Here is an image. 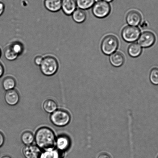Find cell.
<instances>
[{"mask_svg": "<svg viewBox=\"0 0 158 158\" xmlns=\"http://www.w3.org/2000/svg\"><path fill=\"white\" fill-rule=\"evenodd\" d=\"M5 9V5L4 3L0 1V16L2 15Z\"/></svg>", "mask_w": 158, "mask_h": 158, "instance_id": "83f0119b", "label": "cell"}, {"mask_svg": "<svg viewBox=\"0 0 158 158\" xmlns=\"http://www.w3.org/2000/svg\"><path fill=\"white\" fill-rule=\"evenodd\" d=\"M50 120L51 122L55 126L63 127L70 123L71 117L67 111L57 109L51 114Z\"/></svg>", "mask_w": 158, "mask_h": 158, "instance_id": "3957f363", "label": "cell"}, {"mask_svg": "<svg viewBox=\"0 0 158 158\" xmlns=\"http://www.w3.org/2000/svg\"><path fill=\"white\" fill-rule=\"evenodd\" d=\"M21 140L25 146L31 145L35 141V136L31 131H24L21 135Z\"/></svg>", "mask_w": 158, "mask_h": 158, "instance_id": "ac0fdd59", "label": "cell"}, {"mask_svg": "<svg viewBox=\"0 0 158 158\" xmlns=\"http://www.w3.org/2000/svg\"><path fill=\"white\" fill-rule=\"evenodd\" d=\"M110 62L113 66L120 67L125 61L124 57L122 54L119 52H115L111 54L110 58Z\"/></svg>", "mask_w": 158, "mask_h": 158, "instance_id": "5bb4252c", "label": "cell"}, {"mask_svg": "<svg viewBox=\"0 0 158 158\" xmlns=\"http://www.w3.org/2000/svg\"><path fill=\"white\" fill-rule=\"evenodd\" d=\"M157 158H158V157H157Z\"/></svg>", "mask_w": 158, "mask_h": 158, "instance_id": "d6a6232c", "label": "cell"}, {"mask_svg": "<svg viewBox=\"0 0 158 158\" xmlns=\"http://www.w3.org/2000/svg\"><path fill=\"white\" fill-rule=\"evenodd\" d=\"M35 136V143L42 150L46 151L55 148L56 138L51 128L47 127L40 128L36 131Z\"/></svg>", "mask_w": 158, "mask_h": 158, "instance_id": "6da1fadb", "label": "cell"}, {"mask_svg": "<svg viewBox=\"0 0 158 158\" xmlns=\"http://www.w3.org/2000/svg\"><path fill=\"white\" fill-rule=\"evenodd\" d=\"M23 153L26 158H42L43 152L37 145H31L25 146Z\"/></svg>", "mask_w": 158, "mask_h": 158, "instance_id": "ba28073f", "label": "cell"}, {"mask_svg": "<svg viewBox=\"0 0 158 158\" xmlns=\"http://www.w3.org/2000/svg\"><path fill=\"white\" fill-rule=\"evenodd\" d=\"M150 80L155 85H158V69L154 68L152 69L150 74Z\"/></svg>", "mask_w": 158, "mask_h": 158, "instance_id": "cb8c5ba5", "label": "cell"}, {"mask_svg": "<svg viewBox=\"0 0 158 158\" xmlns=\"http://www.w3.org/2000/svg\"><path fill=\"white\" fill-rule=\"evenodd\" d=\"M71 145V140L67 136L62 135L56 138L55 147L60 151H64L69 149Z\"/></svg>", "mask_w": 158, "mask_h": 158, "instance_id": "30bf717a", "label": "cell"}, {"mask_svg": "<svg viewBox=\"0 0 158 158\" xmlns=\"http://www.w3.org/2000/svg\"><path fill=\"white\" fill-rule=\"evenodd\" d=\"M43 108L48 114H52L58 109V105L56 102L52 99H48L43 103Z\"/></svg>", "mask_w": 158, "mask_h": 158, "instance_id": "9a60e30c", "label": "cell"}, {"mask_svg": "<svg viewBox=\"0 0 158 158\" xmlns=\"http://www.w3.org/2000/svg\"><path fill=\"white\" fill-rule=\"evenodd\" d=\"M44 151L43 152L42 158H60L59 151L55 149V148Z\"/></svg>", "mask_w": 158, "mask_h": 158, "instance_id": "7402d4cb", "label": "cell"}, {"mask_svg": "<svg viewBox=\"0 0 158 158\" xmlns=\"http://www.w3.org/2000/svg\"><path fill=\"white\" fill-rule=\"evenodd\" d=\"M111 9V6L109 3L103 0H99L95 2L93 6L92 12L97 18H103L109 15Z\"/></svg>", "mask_w": 158, "mask_h": 158, "instance_id": "5b68a950", "label": "cell"}, {"mask_svg": "<svg viewBox=\"0 0 158 158\" xmlns=\"http://www.w3.org/2000/svg\"><path fill=\"white\" fill-rule=\"evenodd\" d=\"M43 57L41 56H37L34 59V62L37 66H40L43 60Z\"/></svg>", "mask_w": 158, "mask_h": 158, "instance_id": "d4e9b609", "label": "cell"}, {"mask_svg": "<svg viewBox=\"0 0 158 158\" xmlns=\"http://www.w3.org/2000/svg\"><path fill=\"white\" fill-rule=\"evenodd\" d=\"M5 141V138L4 135L1 132H0V148L4 144Z\"/></svg>", "mask_w": 158, "mask_h": 158, "instance_id": "4316f807", "label": "cell"}, {"mask_svg": "<svg viewBox=\"0 0 158 158\" xmlns=\"http://www.w3.org/2000/svg\"><path fill=\"white\" fill-rule=\"evenodd\" d=\"M77 6L76 0H62L61 9L66 15H72Z\"/></svg>", "mask_w": 158, "mask_h": 158, "instance_id": "8fae6325", "label": "cell"}, {"mask_svg": "<svg viewBox=\"0 0 158 158\" xmlns=\"http://www.w3.org/2000/svg\"><path fill=\"white\" fill-rule=\"evenodd\" d=\"M2 84L3 88L7 91L15 89L16 82L13 77H7L3 80Z\"/></svg>", "mask_w": 158, "mask_h": 158, "instance_id": "d6986e66", "label": "cell"}, {"mask_svg": "<svg viewBox=\"0 0 158 158\" xmlns=\"http://www.w3.org/2000/svg\"><path fill=\"white\" fill-rule=\"evenodd\" d=\"M1 158H11V157H10V156H3Z\"/></svg>", "mask_w": 158, "mask_h": 158, "instance_id": "4dcf8cb0", "label": "cell"}, {"mask_svg": "<svg viewBox=\"0 0 158 158\" xmlns=\"http://www.w3.org/2000/svg\"><path fill=\"white\" fill-rule=\"evenodd\" d=\"M76 1L77 6L83 10L90 8L95 3V0H76Z\"/></svg>", "mask_w": 158, "mask_h": 158, "instance_id": "ffe728a7", "label": "cell"}, {"mask_svg": "<svg viewBox=\"0 0 158 158\" xmlns=\"http://www.w3.org/2000/svg\"><path fill=\"white\" fill-rule=\"evenodd\" d=\"M10 47L19 56L21 55L24 51V46L19 42L15 41L10 44Z\"/></svg>", "mask_w": 158, "mask_h": 158, "instance_id": "603a6c76", "label": "cell"}, {"mask_svg": "<svg viewBox=\"0 0 158 158\" xmlns=\"http://www.w3.org/2000/svg\"><path fill=\"white\" fill-rule=\"evenodd\" d=\"M156 41V37L154 33L150 31H145L141 34L138 40V43L142 47L148 48L152 46Z\"/></svg>", "mask_w": 158, "mask_h": 158, "instance_id": "52a82bcc", "label": "cell"}, {"mask_svg": "<svg viewBox=\"0 0 158 158\" xmlns=\"http://www.w3.org/2000/svg\"><path fill=\"white\" fill-rule=\"evenodd\" d=\"M1 54H2L1 51V49H0V58H1Z\"/></svg>", "mask_w": 158, "mask_h": 158, "instance_id": "1f68e13d", "label": "cell"}, {"mask_svg": "<svg viewBox=\"0 0 158 158\" xmlns=\"http://www.w3.org/2000/svg\"><path fill=\"white\" fill-rule=\"evenodd\" d=\"M4 68L2 64L0 63V78L2 76L4 73Z\"/></svg>", "mask_w": 158, "mask_h": 158, "instance_id": "f1b7e54d", "label": "cell"}, {"mask_svg": "<svg viewBox=\"0 0 158 158\" xmlns=\"http://www.w3.org/2000/svg\"><path fill=\"white\" fill-rule=\"evenodd\" d=\"M103 1H105V2H106L109 3L111 2H112L114 0H103Z\"/></svg>", "mask_w": 158, "mask_h": 158, "instance_id": "f546056e", "label": "cell"}, {"mask_svg": "<svg viewBox=\"0 0 158 158\" xmlns=\"http://www.w3.org/2000/svg\"><path fill=\"white\" fill-rule=\"evenodd\" d=\"M4 56L9 61H14L18 58L19 56L14 52L10 45L6 48L4 50Z\"/></svg>", "mask_w": 158, "mask_h": 158, "instance_id": "44dd1931", "label": "cell"}, {"mask_svg": "<svg viewBox=\"0 0 158 158\" xmlns=\"http://www.w3.org/2000/svg\"><path fill=\"white\" fill-rule=\"evenodd\" d=\"M140 33V29L137 26H128L124 28L122 35L125 41L132 43L138 40Z\"/></svg>", "mask_w": 158, "mask_h": 158, "instance_id": "8992f818", "label": "cell"}, {"mask_svg": "<svg viewBox=\"0 0 158 158\" xmlns=\"http://www.w3.org/2000/svg\"><path fill=\"white\" fill-rule=\"evenodd\" d=\"M62 0H45L44 5L51 12H56L61 9Z\"/></svg>", "mask_w": 158, "mask_h": 158, "instance_id": "4fadbf2b", "label": "cell"}, {"mask_svg": "<svg viewBox=\"0 0 158 158\" xmlns=\"http://www.w3.org/2000/svg\"><path fill=\"white\" fill-rule=\"evenodd\" d=\"M72 15L74 21L78 23L84 22L86 20V14L85 11L80 9H76L72 14Z\"/></svg>", "mask_w": 158, "mask_h": 158, "instance_id": "e0dca14e", "label": "cell"}, {"mask_svg": "<svg viewBox=\"0 0 158 158\" xmlns=\"http://www.w3.org/2000/svg\"><path fill=\"white\" fill-rule=\"evenodd\" d=\"M4 99L7 105L14 106L19 102L20 96L18 91L13 89L6 91L4 95Z\"/></svg>", "mask_w": 158, "mask_h": 158, "instance_id": "9c48e42d", "label": "cell"}, {"mask_svg": "<svg viewBox=\"0 0 158 158\" xmlns=\"http://www.w3.org/2000/svg\"><path fill=\"white\" fill-rule=\"evenodd\" d=\"M119 43L117 37L109 35L105 37L102 41L101 49L104 54L111 55L116 52L118 48Z\"/></svg>", "mask_w": 158, "mask_h": 158, "instance_id": "277c9868", "label": "cell"}, {"mask_svg": "<svg viewBox=\"0 0 158 158\" xmlns=\"http://www.w3.org/2000/svg\"><path fill=\"white\" fill-rule=\"evenodd\" d=\"M142 19L141 14L136 10L131 11L127 15L126 21L130 26H138L141 22Z\"/></svg>", "mask_w": 158, "mask_h": 158, "instance_id": "7c38bea8", "label": "cell"}, {"mask_svg": "<svg viewBox=\"0 0 158 158\" xmlns=\"http://www.w3.org/2000/svg\"><path fill=\"white\" fill-rule=\"evenodd\" d=\"M97 158H111L110 156L106 153H102L99 155Z\"/></svg>", "mask_w": 158, "mask_h": 158, "instance_id": "484cf974", "label": "cell"}, {"mask_svg": "<svg viewBox=\"0 0 158 158\" xmlns=\"http://www.w3.org/2000/svg\"><path fill=\"white\" fill-rule=\"evenodd\" d=\"M40 68L43 75L47 77L52 76L56 73L58 70V62L55 57L52 56H46L43 57Z\"/></svg>", "mask_w": 158, "mask_h": 158, "instance_id": "7a4b0ae2", "label": "cell"}, {"mask_svg": "<svg viewBox=\"0 0 158 158\" xmlns=\"http://www.w3.org/2000/svg\"><path fill=\"white\" fill-rule=\"evenodd\" d=\"M142 52V47L138 43H132L128 47V53L130 56L133 58L139 56L141 54Z\"/></svg>", "mask_w": 158, "mask_h": 158, "instance_id": "2e32d148", "label": "cell"}]
</instances>
